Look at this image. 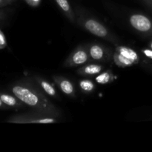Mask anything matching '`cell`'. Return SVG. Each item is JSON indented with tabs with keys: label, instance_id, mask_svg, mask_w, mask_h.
<instances>
[{
	"label": "cell",
	"instance_id": "1",
	"mask_svg": "<svg viewBox=\"0 0 152 152\" xmlns=\"http://www.w3.org/2000/svg\"><path fill=\"white\" fill-rule=\"evenodd\" d=\"M12 92L21 102L35 109L37 112L58 117L59 111L42 93L36 90L34 88L25 86H15Z\"/></svg>",
	"mask_w": 152,
	"mask_h": 152
},
{
	"label": "cell",
	"instance_id": "2",
	"mask_svg": "<svg viewBox=\"0 0 152 152\" xmlns=\"http://www.w3.org/2000/svg\"><path fill=\"white\" fill-rule=\"evenodd\" d=\"M113 61L120 68H127L137 64L140 61L138 53L133 49L126 46L118 45L113 54Z\"/></svg>",
	"mask_w": 152,
	"mask_h": 152
},
{
	"label": "cell",
	"instance_id": "3",
	"mask_svg": "<svg viewBox=\"0 0 152 152\" xmlns=\"http://www.w3.org/2000/svg\"><path fill=\"white\" fill-rule=\"evenodd\" d=\"M78 23L86 31L96 37L106 39L107 40H109L113 42H116V39L108 31V28L105 25H102L101 22H98L97 20L93 18H83V16H80V19H78Z\"/></svg>",
	"mask_w": 152,
	"mask_h": 152
},
{
	"label": "cell",
	"instance_id": "4",
	"mask_svg": "<svg viewBox=\"0 0 152 152\" xmlns=\"http://www.w3.org/2000/svg\"><path fill=\"white\" fill-rule=\"evenodd\" d=\"M131 26L140 34L152 36V19L142 13H134L129 17Z\"/></svg>",
	"mask_w": 152,
	"mask_h": 152
},
{
	"label": "cell",
	"instance_id": "5",
	"mask_svg": "<svg viewBox=\"0 0 152 152\" xmlns=\"http://www.w3.org/2000/svg\"><path fill=\"white\" fill-rule=\"evenodd\" d=\"M90 59L88 50L85 47H79L67 58L64 65L65 67H75L85 65L90 61Z\"/></svg>",
	"mask_w": 152,
	"mask_h": 152
},
{
	"label": "cell",
	"instance_id": "6",
	"mask_svg": "<svg viewBox=\"0 0 152 152\" xmlns=\"http://www.w3.org/2000/svg\"><path fill=\"white\" fill-rule=\"evenodd\" d=\"M53 79L62 93L70 96H74V97L75 96L74 87L71 81L64 77H58V76H54L53 77Z\"/></svg>",
	"mask_w": 152,
	"mask_h": 152
},
{
	"label": "cell",
	"instance_id": "7",
	"mask_svg": "<svg viewBox=\"0 0 152 152\" xmlns=\"http://www.w3.org/2000/svg\"><path fill=\"white\" fill-rule=\"evenodd\" d=\"M89 56L92 60L94 61H103L108 59V54H107L105 49L102 46L97 44H93L88 48Z\"/></svg>",
	"mask_w": 152,
	"mask_h": 152
},
{
	"label": "cell",
	"instance_id": "8",
	"mask_svg": "<svg viewBox=\"0 0 152 152\" xmlns=\"http://www.w3.org/2000/svg\"><path fill=\"white\" fill-rule=\"evenodd\" d=\"M103 69V67L99 64H88L82 67L77 71L81 76H93L99 74Z\"/></svg>",
	"mask_w": 152,
	"mask_h": 152
},
{
	"label": "cell",
	"instance_id": "9",
	"mask_svg": "<svg viewBox=\"0 0 152 152\" xmlns=\"http://www.w3.org/2000/svg\"><path fill=\"white\" fill-rule=\"evenodd\" d=\"M36 80H37L39 86L45 92L46 94L49 95L50 96H53V97H57V93H56V89L54 88L53 85L50 84L49 82L46 81L45 80H43L42 78H40V77H37Z\"/></svg>",
	"mask_w": 152,
	"mask_h": 152
},
{
	"label": "cell",
	"instance_id": "10",
	"mask_svg": "<svg viewBox=\"0 0 152 152\" xmlns=\"http://www.w3.org/2000/svg\"><path fill=\"white\" fill-rule=\"evenodd\" d=\"M56 2L57 3L58 6L62 9V11L65 13L68 19L74 22L75 21V16L68 0H56Z\"/></svg>",
	"mask_w": 152,
	"mask_h": 152
},
{
	"label": "cell",
	"instance_id": "11",
	"mask_svg": "<svg viewBox=\"0 0 152 152\" xmlns=\"http://www.w3.org/2000/svg\"><path fill=\"white\" fill-rule=\"evenodd\" d=\"M114 80V75L110 71L99 73L95 78V81L99 84L105 85L111 83Z\"/></svg>",
	"mask_w": 152,
	"mask_h": 152
},
{
	"label": "cell",
	"instance_id": "12",
	"mask_svg": "<svg viewBox=\"0 0 152 152\" xmlns=\"http://www.w3.org/2000/svg\"><path fill=\"white\" fill-rule=\"evenodd\" d=\"M80 87L83 91L85 92H91L95 89V85L91 80H80Z\"/></svg>",
	"mask_w": 152,
	"mask_h": 152
},
{
	"label": "cell",
	"instance_id": "13",
	"mask_svg": "<svg viewBox=\"0 0 152 152\" xmlns=\"http://www.w3.org/2000/svg\"><path fill=\"white\" fill-rule=\"evenodd\" d=\"M0 98H1L3 103H4L7 105H9V106H16L18 104L16 98L13 96H10V95L1 94L0 96Z\"/></svg>",
	"mask_w": 152,
	"mask_h": 152
},
{
	"label": "cell",
	"instance_id": "14",
	"mask_svg": "<svg viewBox=\"0 0 152 152\" xmlns=\"http://www.w3.org/2000/svg\"><path fill=\"white\" fill-rule=\"evenodd\" d=\"M6 46V41L4 35L0 31V48H3Z\"/></svg>",
	"mask_w": 152,
	"mask_h": 152
},
{
	"label": "cell",
	"instance_id": "15",
	"mask_svg": "<svg viewBox=\"0 0 152 152\" xmlns=\"http://www.w3.org/2000/svg\"><path fill=\"white\" fill-rule=\"evenodd\" d=\"M142 53H143V54L145 56H147L148 58H150V59H152V49H144L142 50Z\"/></svg>",
	"mask_w": 152,
	"mask_h": 152
},
{
	"label": "cell",
	"instance_id": "16",
	"mask_svg": "<svg viewBox=\"0 0 152 152\" xmlns=\"http://www.w3.org/2000/svg\"><path fill=\"white\" fill-rule=\"evenodd\" d=\"M39 1L40 0H28V2L33 6H35V5H37V4H39Z\"/></svg>",
	"mask_w": 152,
	"mask_h": 152
},
{
	"label": "cell",
	"instance_id": "17",
	"mask_svg": "<svg viewBox=\"0 0 152 152\" xmlns=\"http://www.w3.org/2000/svg\"><path fill=\"white\" fill-rule=\"evenodd\" d=\"M145 1L146 2L147 5L152 10V0H145Z\"/></svg>",
	"mask_w": 152,
	"mask_h": 152
},
{
	"label": "cell",
	"instance_id": "18",
	"mask_svg": "<svg viewBox=\"0 0 152 152\" xmlns=\"http://www.w3.org/2000/svg\"><path fill=\"white\" fill-rule=\"evenodd\" d=\"M149 48L151 49H152V40L151 42H150V43H149Z\"/></svg>",
	"mask_w": 152,
	"mask_h": 152
},
{
	"label": "cell",
	"instance_id": "19",
	"mask_svg": "<svg viewBox=\"0 0 152 152\" xmlns=\"http://www.w3.org/2000/svg\"><path fill=\"white\" fill-rule=\"evenodd\" d=\"M2 103H3V102H2V101H1V98H0V107H1V105H2Z\"/></svg>",
	"mask_w": 152,
	"mask_h": 152
}]
</instances>
